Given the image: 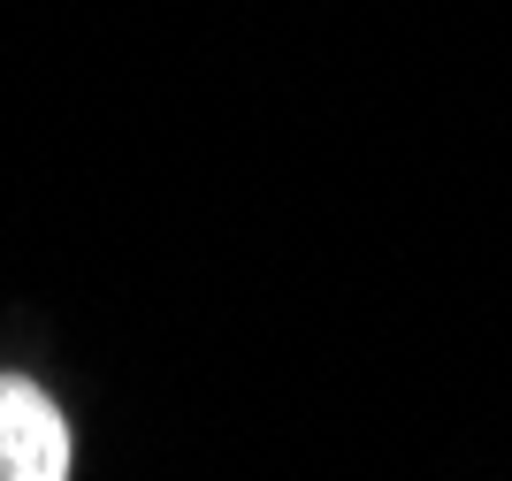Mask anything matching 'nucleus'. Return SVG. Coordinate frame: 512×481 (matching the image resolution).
<instances>
[{
	"label": "nucleus",
	"instance_id": "obj_1",
	"mask_svg": "<svg viewBox=\"0 0 512 481\" xmlns=\"http://www.w3.org/2000/svg\"><path fill=\"white\" fill-rule=\"evenodd\" d=\"M0 481H69V420L23 375H0Z\"/></svg>",
	"mask_w": 512,
	"mask_h": 481
}]
</instances>
